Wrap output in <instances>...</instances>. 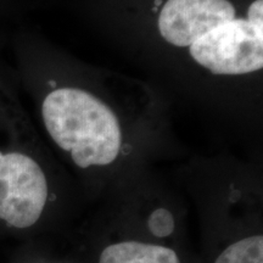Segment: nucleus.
<instances>
[{
	"instance_id": "nucleus-4",
	"label": "nucleus",
	"mask_w": 263,
	"mask_h": 263,
	"mask_svg": "<svg viewBox=\"0 0 263 263\" xmlns=\"http://www.w3.org/2000/svg\"><path fill=\"white\" fill-rule=\"evenodd\" d=\"M235 18L228 0H167L159 16V31L176 47H190L213 28Z\"/></svg>"
},
{
	"instance_id": "nucleus-2",
	"label": "nucleus",
	"mask_w": 263,
	"mask_h": 263,
	"mask_svg": "<svg viewBox=\"0 0 263 263\" xmlns=\"http://www.w3.org/2000/svg\"><path fill=\"white\" fill-rule=\"evenodd\" d=\"M197 64L216 74H245L263 67V29L234 18L190 45Z\"/></svg>"
},
{
	"instance_id": "nucleus-3",
	"label": "nucleus",
	"mask_w": 263,
	"mask_h": 263,
	"mask_svg": "<svg viewBox=\"0 0 263 263\" xmlns=\"http://www.w3.org/2000/svg\"><path fill=\"white\" fill-rule=\"evenodd\" d=\"M47 199V178L41 166L25 154L0 151V219L16 228L31 227Z\"/></svg>"
},
{
	"instance_id": "nucleus-1",
	"label": "nucleus",
	"mask_w": 263,
	"mask_h": 263,
	"mask_svg": "<svg viewBox=\"0 0 263 263\" xmlns=\"http://www.w3.org/2000/svg\"><path fill=\"white\" fill-rule=\"evenodd\" d=\"M42 112L50 137L62 150L70 151L81 168L106 166L120 154L122 134L117 117L88 91L54 90L45 98Z\"/></svg>"
},
{
	"instance_id": "nucleus-6",
	"label": "nucleus",
	"mask_w": 263,
	"mask_h": 263,
	"mask_svg": "<svg viewBox=\"0 0 263 263\" xmlns=\"http://www.w3.org/2000/svg\"><path fill=\"white\" fill-rule=\"evenodd\" d=\"M216 263H263L262 235L250 236L227 248Z\"/></svg>"
},
{
	"instance_id": "nucleus-7",
	"label": "nucleus",
	"mask_w": 263,
	"mask_h": 263,
	"mask_svg": "<svg viewBox=\"0 0 263 263\" xmlns=\"http://www.w3.org/2000/svg\"><path fill=\"white\" fill-rule=\"evenodd\" d=\"M149 229L157 238H166L174 230L172 213L166 209H157L149 217Z\"/></svg>"
},
{
	"instance_id": "nucleus-5",
	"label": "nucleus",
	"mask_w": 263,
	"mask_h": 263,
	"mask_svg": "<svg viewBox=\"0 0 263 263\" xmlns=\"http://www.w3.org/2000/svg\"><path fill=\"white\" fill-rule=\"evenodd\" d=\"M99 263H180V261L171 249L126 241L107 246L101 252Z\"/></svg>"
},
{
	"instance_id": "nucleus-8",
	"label": "nucleus",
	"mask_w": 263,
	"mask_h": 263,
	"mask_svg": "<svg viewBox=\"0 0 263 263\" xmlns=\"http://www.w3.org/2000/svg\"><path fill=\"white\" fill-rule=\"evenodd\" d=\"M248 21L255 27L263 29V0H256L250 5Z\"/></svg>"
}]
</instances>
